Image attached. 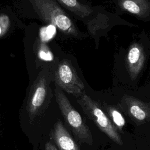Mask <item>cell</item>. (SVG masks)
I'll list each match as a JSON object with an SVG mask.
<instances>
[{"label":"cell","mask_w":150,"mask_h":150,"mask_svg":"<svg viewBox=\"0 0 150 150\" xmlns=\"http://www.w3.org/2000/svg\"><path fill=\"white\" fill-rule=\"evenodd\" d=\"M51 80L49 70L42 69L32 83L19 110L21 128L33 146L43 138V120L52 98Z\"/></svg>","instance_id":"6da1fadb"},{"label":"cell","mask_w":150,"mask_h":150,"mask_svg":"<svg viewBox=\"0 0 150 150\" xmlns=\"http://www.w3.org/2000/svg\"><path fill=\"white\" fill-rule=\"evenodd\" d=\"M32 8L44 22L50 23L62 33L75 37L79 32L66 13L54 0H29Z\"/></svg>","instance_id":"7a4b0ae2"},{"label":"cell","mask_w":150,"mask_h":150,"mask_svg":"<svg viewBox=\"0 0 150 150\" xmlns=\"http://www.w3.org/2000/svg\"><path fill=\"white\" fill-rule=\"evenodd\" d=\"M54 96L62 115L78 141L81 143L92 145L93 139L89 128L79 112L72 105L63 91L56 85Z\"/></svg>","instance_id":"3957f363"},{"label":"cell","mask_w":150,"mask_h":150,"mask_svg":"<svg viewBox=\"0 0 150 150\" xmlns=\"http://www.w3.org/2000/svg\"><path fill=\"white\" fill-rule=\"evenodd\" d=\"M77 101L87 118L93 121L101 131L117 144L122 145L120 133L98 102L84 93L77 98Z\"/></svg>","instance_id":"277c9868"},{"label":"cell","mask_w":150,"mask_h":150,"mask_svg":"<svg viewBox=\"0 0 150 150\" xmlns=\"http://www.w3.org/2000/svg\"><path fill=\"white\" fill-rule=\"evenodd\" d=\"M54 81L55 85L61 90L77 98L83 93L84 84L67 59L62 60L57 64L54 73Z\"/></svg>","instance_id":"5b68a950"},{"label":"cell","mask_w":150,"mask_h":150,"mask_svg":"<svg viewBox=\"0 0 150 150\" xmlns=\"http://www.w3.org/2000/svg\"><path fill=\"white\" fill-rule=\"evenodd\" d=\"M118 107L137 125L150 121V103L126 95L121 100Z\"/></svg>","instance_id":"8992f818"},{"label":"cell","mask_w":150,"mask_h":150,"mask_svg":"<svg viewBox=\"0 0 150 150\" xmlns=\"http://www.w3.org/2000/svg\"><path fill=\"white\" fill-rule=\"evenodd\" d=\"M47 138L58 150H80L60 119L54 123Z\"/></svg>","instance_id":"52a82bcc"},{"label":"cell","mask_w":150,"mask_h":150,"mask_svg":"<svg viewBox=\"0 0 150 150\" xmlns=\"http://www.w3.org/2000/svg\"><path fill=\"white\" fill-rule=\"evenodd\" d=\"M145 54L143 46L137 42L129 47L126 57L128 74L132 81L135 80L141 71L145 63Z\"/></svg>","instance_id":"ba28073f"},{"label":"cell","mask_w":150,"mask_h":150,"mask_svg":"<svg viewBox=\"0 0 150 150\" xmlns=\"http://www.w3.org/2000/svg\"><path fill=\"white\" fill-rule=\"evenodd\" d=\"M120 8L138 18H146L150 13L148 0H118Z\"/></svg>","instance_id":"9c48e42d"},{"label":"cell","mask_w":150,"mask_h":150,"mask_svg":"<svg viewBox=\"0 0 150 150\" xmlns=\"http://www.w3.org/2000/svg\"><path fill=\"white\" fill-rule=\"evenodd\" d=\"M63 6L73 12L75 15L84 18L92 13V9L79 2L77 0H56Z\"/></svg>","instance_id":"30bf717a"},{"label":"cell","mask_w":150,"mask_h":150,"mask_svg":"<svg viewBox=\"0 0 150 150\" xmlns=\"http://www.w3.org/2000/svg\"><path fill=\"white\" fill-rule=\"evenodd\" d=\"M105 112L117 131H122L125 125V120L119 110L114 106L108 104H103Z\"/></svg>","instance_id":"8fae6325"},{"label":"cell","mask_w":150,"mask_h":150,"mask_svg":"<svg viewBox=\"0 0 150 150\" xmlns=\"http://www.w3.org/2000/svg\"><path fill=\"white\" fill-rule=\"evenodd\" d=\"M33 150H58L55 145L48 139H42L36 145L33 146Z\"/></svg>","instance_id":"7c38bea8"},{"label":"cell","mask_w":150,"mask_h":150,"mask_svg":"<svg viewBox=\"0 0 150 150\" xmlns=\"http://www.w3.org/2000/svg\"><path fill=\"white\" fill-rule=\"evenodd\" d=\"M9 26L10 19L9 16L4 14L0 15V38L6 33Z\"/></svg>","instance_id":"4fadbf2b"},{"label":"cell","mask_w":150,"mask_h":150,"mask_svg":"<svg viewBox=\"0 0 150 150\" xmlns=\"http://www.w3.org/2000/svg\"><path fill=\"white\" fill-rule=\"evenodd\" d=\"M0 122H1V105H0Z\"/></svg>","instance_id":"5bb4252c"},{"label":"cell","mask_w":150,"mask_h":150,"mask_svg":"<svg viewBox=\"0 0 150 150\" xmlns=\"http://www.w3.org/2000/svg\"><path fill=\"white\" fill-rule=\"evenodd\" d=\"M16 150H18V149H16Z\"/></svg>","instance_id":"9a60e30c"}]
</instances>
